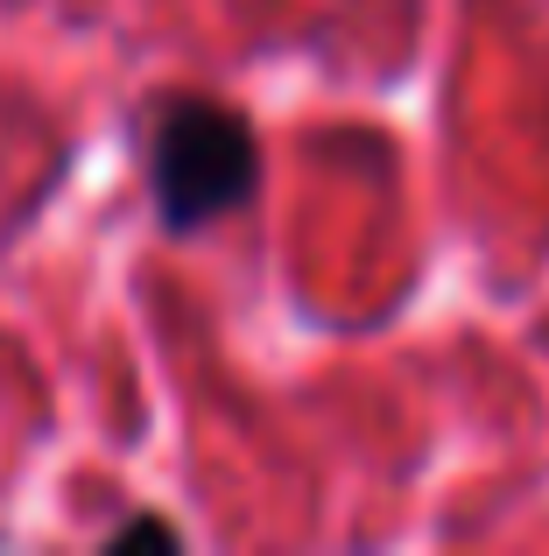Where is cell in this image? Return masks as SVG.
I'll return each instance as SVG.
<instances>
[{
    "label": "cell",
    "instance_id": "7a4b0ae2",
    "mask_svg": "<svg viewBox=\"0 0 549 556\" xmlns=\"http://www.w3.org/2000/svg\"><path fill=\"white\" fill-rule=\"evenodd\" d=\"M127 543H177V529L169 521H127V529H113V549H127Z\"/></svg>",
    "mask_w": 549,
    "mask_h": 556
},
{
    "label": "cell",
    "instance_id": "6da1fadb",
    "mask_svg": "<svg viewBox=\"0 0 549 556\" xmlns=\"http://www.w3.org/2000/svg\"><path fill=\"white\" fill-rule=\"evenodd\" d=\"M149 184L163 204V226L197 232L219 212H233L254 190V135L240 113L212 106V99H177L163 106L149 141Z\"/></svg>",
    "mask_w": 549,
    "mask_h": 556
}]
</instances>
